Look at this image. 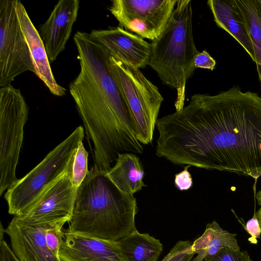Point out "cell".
I'll list each match as a JSON object with an SVG mask.
<instances>
[{"label":"cell","mask_w":261,"mask_h":261,"mask_svg":"<svg viewBox=\"0 0 261 261\" xmlns=\"http://www.w3.org/2000/svg\"><path fill=\"white\" fill-rule=\"evenodd\" d=\"M156 155L189 165L261 176V97L234 86L195 94L188 105L158 119Z\"/></svg>","instance_id":"cell-1"},{"label":"cell","mask_w":261,"mask_h":261,"mask_svg":"<svg viewBox=\"0 0 261 261\" xmlns=\"http://www.w3.org/2000/svg\"><path fill=\"white\" fill-rule=\"evenodd\" d=\"M73 41L80 71L70 83L69 92L94 145V166L109 171L119 153H142L143 147L112 74L111 55L89 33L77 31Z\"/></svg>","instance_id":"cell-2"},{"label":"cell","mask_w":261,"mask_h":261,"mask_svg":"<svg viewBox=\"0 0 261 261\" xmlns=\"http://www.w3.org/2000/svg\"><path fill=\"white\" fill-rule=\"evenodd\" d=\"M138 211L133 195L120 190L108 171L94 166L77 190L68 230L93 238L119 240L135 230Z\"/></svg>","instance_id":"cell-3"},{"label":"cell","mask_w":261,"mask_h":261,"mask_svg":"<svg viewBox=\"0 0 261 261\" xmlns=\"http://www.w3.org/2000/svg\"><path fill=\"white\" fill-rule=\"evenodd\" d=\"M191 0H177L161 35L152 41L148 63L163 84L176 90V111L184 107L188 80L194 72V59L199 52L194 40Z\"/></svg>","instance_id":"cell-4"},{"label":"cell","mask_w":261,"mask_h":261,"mask_svg":"<svg viewBox=\"0 0 261 261\" xmlns=\"http://www.w3.org/2000/svg\"><path fill=\"white\" fill-rule=\"evenodd\" d=\"M113 77L128 108L133 130L142 144L151 143L164 98L139 69L110 56Z\"/></svg>","instance_id":"cell-5"},{"label":"cell","mask_w":261,"mask_h":261,"mask_svg":"<svg viewBox=\"0 0 261 261\" xmlns=\"http://www.w3.org/2000/svg\"><path fill=\"white\" fill-rule=\"evenodd\" d=\"M84 137L83 127H77L39 164L7 190L4 198L10 214L22 215L48 186L66 171Z\"/></svg>","instance_id":"cell-6"},{"label":"cell","mask_w":261,"mask_h":261,"mask_svg":"<svg viewBox=\"0 0 261 261\" xmlns=\"http://www.w3.org/2000/svg\"><path fill=\"white\" fill-rule=\"evenodd\" d=\"M29 108L20 90L11 84L0 88V195L18 180L16 170Z\"/></svg>","instance_id":"cell-7"},{"label":"cell","mask_w":261,"mask_h":261,"mask_svg":"<svg viewBox=\"0 0 261 261\" xmlns=\"http://www.w3.org/2000/svg\"><path fill=\"white\" fill-rule=\"evenodd\" d=\"M17 0L0 1V87L20 74L35 70L18 18Z\"/></svg>","instance_id":"cell-8"},{"label":"cell","mask_w":261,"mask_h":261,"mask_svg":"<svg viewBox=\"0 0 261 261\" xmlns=\"http://www.w3.org/2000/svg\"><path fill=\"white\" fill-rule=\"evenodd\" d=\"M74 159L66 171L24 213L14 217L17 221L28 225H55L70 221L78 190L72 183Z\"/></svg>","instance_id":"cell-9"},{"label":"cell","mask_w":261,"mask_h":261,"mask_svg":"<svg viewBox=\"0 0 261 261\" xmlns=\"http://www.w3.org/2000/svg\"><path fill=\"white\" fill-rule=\"evenodd\" d=\"M177 0H114L109 7L119 27L153 41L164 30Z\"/></svg>","instance_id":"cell-10"},{"label":"cell","mask_w":261,"mask_h":261,"mask_svg":"<svg viewBox=\"0 0 261 261\" xmlns=\"http://www.w3.org/2000/svg\"><path fill=\"white\" fill-rule=\"evenodd\" d=\"M89 34L115 59L138 69L148 65L151 44L136 34L119 26Z\"/></svg>","instance_id":"cell-11"},{"label":"cell","mask_w":261,"mask_h":261,"mask_svg":"<svg viewBox=\"0 0 261 261\" xmlns=\"http://www.w3.org/2000/svg\"><path fill=\"white\" fill-rule=\"evenodd\" d=\"M79 3L78 0L59 1L48 19L39 27V34L50 63L65 48L77 17Z\"/></svg>","instance_id":"cell-12"},{"label":"cell","mask_w":261,"mask_h":261,"mask_svg":"<svg viewBox=\"0 0 261 261\" xmlns=\"http://www.w3.org/2000/svg\"><path fill=\"white\" fill-rule=\"evenodd\" d=\"M60 248V261H125L117 241L93 238L64 231Z\"/></svg>","instance_id":"cell-13"},{"label":"cell","mask_w":261,"mask_h":261,"mask_svg":"<svg viewBox=\"0 0 261 261\" xmlns=\"http://www.w3.org/2000/svg\"><path fill=\"white\" fill-rule=\"evenodd\" d=\"M54 225H28L14 217L5 229L12 250L20 261H60L48 247L46 230Z\"/></svg>","instance_id":"cell-14"},{"label":"cell","mask_w":261,"mask_h":261,"mask_svg":"<svg viewBox=\"0 0 261 261\" xmlns=\"http://www.w3.org/2000/svg\"><path fill=\"white\" fill-rule=\"evenodd\" d=\"M17 12L20 24L28 43L34 64L35 74L56 96L66 94V89L56 81L43 41L30 19L23 4L17 0Z\"/></svg>","instance_id":"cell-15"},{"label":"cell","mask_w":261,"mask_h":261,"mask_svg":"<svg viewBox=\"0 0 261 261\" xmlns=\"http://www.w3.org/2000/svg\"><path fill=\"white\" fill-rule=\"evenodd\" d=\"M207 5L217 25L232 36L255 62L252 44L245 21L232 0H209Z\"/></svg>","instance_id":"cell-16"},{"label":"cell","mask_w":261,"mask_h":261,"mask_svg":"<svg viewBox=\"0 0 261 261\" xmlns=\"http://www.w3.org/2000/svg\"><path fill=\"white\" fill-rule=\"evenodd\" d=\"M108 175L120 190L129 194L133 195L145 186L143 181L144 170L135 153H119L115 166Z\"/></svg>","instance_id":"cell-17"},{"label":"cell","mask_w":261,"mask_h":261,"mask_svg":"<svg viewBox=\"0 0 261 261\" xmlns=\"http://www.w3.org/2000/svg\"><path fill=\"white\" fill-rule=\"evenodd\" d=\"M117 242L125 261H157L163 250L159 240L137 229Z\"/></svg>","instance_id":"cell-18"},{"label":"cell","mask_w":261,"mask_h":261,"mask_svg":"<svg viewBox=\"0 0 261 261\" xmlns=\"http://www.w3.org/2000/svg\"><path fill=\"white\" fill-rule=\"evenodd\" d=\"M236 236L222 229L216 221L207 224L202 235L192 243V251L197 254L193 261H203L205 257L215 254L224 246L240 249Z\"/></svg>","instance_id":"cell-19"},{"label":"cell","mask_w":261,"mask_h":261,"mask_svg":"<svg viewBox=\"0 0 261 261\" xmlns=\"http://www.w3.org/2000/svg\"><path fill=\"white\" fill-rule=\"evenodd\" d=\"M245 21L261 85V0H232Z\"/></svg>","instance_id":"cell-20"},{"label":"cell","mask_w":261,"mask_h":261,"mask_svg":"<svg viewBox=\"0 0 261 261\" xmlns=\"http://www.w3.org/2000/svg\"><path fill=\"white\" fill-rule=\"evenodd\" d=\"M88 153L83 142H81L75 153L72 167V183L79 188L89 171L88 169Z\"/></svg>","instance_id":"cell-21"},{"label":"cell","mask_w":261,"mask_h":261,"mask_svg":"<svg viewBox=\"0 0 261 261\" xmlns=\"http://www.w3.org/2000/svg\"><path fill=\"white\" fill-rule=\"evenodd\" d=\"M204 261H252L246 251L229 246L222 247L215 254L205 257Z\"/></svg>","instance_id":"cell-22"},{"label":"cell","mask_w":261,"mask_h":261,"mask_svg":"<svg viewBox=\"0 0 261 261\" xmlns=\"http://www.w3.org/2000/svg\"><path fill=\"white\" fill-rule=\"evenodd\" d=\"M192 243L189 241H179L162 261H191L194 255Z\"/></svg>","instance_id":"cell-23"},{"label":"cell","mask_w":261,"mask_h":261,"mask_svg":"<svg viewBox=\"0 0 261 261\" xmlns=\"http://www.w3.org/2000/svg\"><path fill=\"white\" fill-rule=\"evenodd\" d=\"M63 225L60 224L52 226L46 230L45 233V240L48 247L59 259V250L65 237L64 231H63Z\"/></svg>","instance_id":"cell-24"},{"label":"cell","mask_w":261,"mask_h":261,"mask_svg":"<svg viewBox=\"0 0 261 261\" xmlns=\"http://www.w3.org/2000/svg\"><path fill=\"white\" fill-rule=\"evenodd\" d=\"M243 226L244 229L251 236L248 241L252 244H256L257 239L260 238L261 227L256 213H254L253 217L247 222L245 225H243Z\"/></svg>","instance_id":"cell-25"},{"label":"cell","mask_w":261,"mask_h":261,"mask_svg":"<svg viewBox=\"0 0 261 261\" xmlns=\"http://www.w3.org/2000/svg\"><path fill=\"white\" fill-rule=\"evenodd\" d=\"M194 66L196 68H200L213 70L216 64L215 59L206 50L199 52L194 59Z\"/></svg>","instance_id":"cell-26"},{"label":"cell","mask_w":261,"mask_h":261,"mask_svg":"<svg viewBox=\"0 0 261 261\" xmlns=\"http://www.w3.org/2000/svg\"><path fill=\"white\" fill-rule=\"evenodd\" d=\"M190 166L187 165L181 172L176 174L174 184L176 187L180 191H186L192 186L193 181L190 173L188 169Z\"/></svg>","instance_id":"cell-27"},{"label":"cell","mask_w":261,"mask_h":261,"mask_svg":"<svg viewBox=\"0 0 261 261\" xmlns=\"http://www.w3.org/2000/svg\"><path fill=\"white\" fill-rule=\"evenodd\" d=\"M0 261H20L3 239H0Z\"/></svg>","instance_id":"cell-28"},{"label":"cell","mask_w":261,"mask_h":261,"mask_svg":"<svg viewBox=\"0 0 261 261\" xmlns=\"http://www.w3.org/2000/svg\"><path fill=\"white\" fill-rule=\"evenodd\" d=\"M255 197L258 204L261 206V190L257 192Z\"/></svg>","instance_id":"cell-29"},{"label":"cell","mask_w":261,"mask_h":261,"mask_svg":"<svg viewBox=\"0 0 261 261\" xmlns=\"http://www.w3.org/2000/svg\"><path fill=\"white\" fill-rule=\"evenodd\" d=\"M256 214L261 227V208L258 210Z\"/></svg>","instance_id":"cell-30"}]
</instances>
